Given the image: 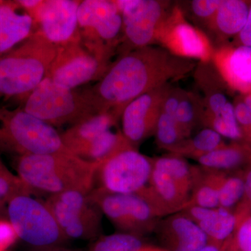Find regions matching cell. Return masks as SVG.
<instances>
[{
    "mask_svg": "<svg viewBox=\"0 0 251 251\" xmlns=\"http://www.w3.org/2000/svg\"><path fill=\"white\" fill-rule=\"evenodd\" d=\"M198 62L172 53L160 45L133 50L118 56L93 86L84 89L97 112L125 107L140 96L184 78Z\"/></svg>",
    "mask_w": 251,
    "mask_h": 251,
    "instance_id": "1",
    "label": "cell"
},
{
    "mask_svg": "<svg viewBox=\"0 0 251 251\" xmlns=\"http://www.w3.org/2000/svg\"><path fill=\"white\" fill-rule=\"evenodd\" d=\"M97 168L72 152L24 155L17 162L18 176L34 192L49 196L73 191L90 193Z\"/></svg>",
    "mask_w": 251,
    "mask_h": 251,
    "instance_id": "2",
    "label": "cell"
},
{
    "mask_svg": "<svg viewBox=\"0 0 251 251\" xmlns=\"http://www.w3.org/2000/svg\"><path fill=\"white\" fill-rule=\"evenodd\" d=\"M57 50L36 31L0 56V99L25 98L46 77Z\"/></svg>",
    "mask_w": 251,
    "mask_h": 251,
    "instance_id": "3",
    "label": "cell"
},
{
    "mask_svg": "<svg viewBox=\"0 0 251 251\" xmlns=\"http://www.w3.org/2000/svg\"><path fill=\"white\" fill-rule=\"evenodd\" d=\"M0 150L19 156L71 152L54 127L28 113L22 107H0Z\"/></svg>",
    "mask_w": 251,
    "mask_h": 251,
    "instance_id": "4",
    "label": "cell"
},
{
    "mask_svg": "<svg viewBox=\"0 0 251 251\" xmlns=\"http://www.w3.org/2000/svg\"><path fill=\"white\" fill-rule=\"evenodd\" d=\"M23 103L26 112L54 128L71 126L97 113L85 90L67 88L46 77Z\"/></svg>",
    "mask_w": 251,
    "mask_h": 251,
    "instance_id": "5",
    "label": "cell"
},
{
    "mask_svg": "<svg viewBox=\"0 0 251 251\" xmlns=\"http://www.w3.org/2000/svg\"><path fill=\"white\" fill-rule=\"evenodd\" d=\"M77 21L82 45L99 60L110 66L123 34V21L115 1H80Z\"/></svg>",
    "mask_w": 251,
    "mask_h": 251,
    "instance_id": "6",
    "label": "cell"
},
{
    "mask_svg": "<svg viewBox=\"0 0 251 251\" xmlns=\"http://www.w3.org/2000/svg\"><path fill=\"white\" fill-rule=\"evenodd\" d=\"M123 21L119 56L133 50L156 45L160 29L171 14L170 1L159 0H117Z\"/></svg>",
    "mask_w": 251,
    "mask_h": 251,
    "instance_id": "7",
    "label": "cell"
},
{
    "mask_svg": "<svg viewBox=\"0 0 251 251\" xmlns=\"http://www.w3.org/2000/svg\"><path fill=\"white\" fill-rule=\"evenodd\" d=\"M89 197L117 229L141 237L153 232L161 218L140 193L118 194L93 188Z\"/></svg>",
    "mask_w": 251,
    "mask_h": 251,
    "instance_id": "8",
    "label": "cell"
},
{
    "mask_svg": "<svg viewBox=\"0 0 251 251\" xmlns=\"http://www.w3.org/2000/svg\"><path fill=\"white\" fill-rule=\"evenodd\" d=\"M152 168V158L138 149H126L99 165L94 188L118 194L140 192L148 186Z\"/></svg>",
    "mask_w": 251,
    "mask_h": 251,
    "instance_id": "9",
    "label": "cell"
},
{
    "mask_svg": "<svg viewBox=\"0 0 251 251\" xmlns=\"http://www.w3.org/2000/svg\"><path fill=\"white\" fill-rule=\"evenodd\" d=\"M8 214L18 237L31 245L51 247L67 239L46 202L18 196L9 202Z\"/></svg>",
    "mask_w": 251,
    "mask_h": 251,
    "instance_id": "10",
    "label": "cell"
},
{
    "mask_svg": "<svg viewBox=\"0 0 251 251\" xmlns=\"http://www.w3.org/2000/svg\"><path fill=\"white\" fill-rule=\"evenodd\" d=\"M88 194L67 191L46 201L67 239H90L100 234L103 214Z\"/></svg>",
    "mask_w": 251,
    "mask_h": 251,
    "instance_id": "11",
    "label": "cell"
},
{
    "mask_svg": "<svg viewBox=\"0 0 251 251\" xmlns=\"http://www.w3.org/2000/svg\"><path fill=\"white\" fill-rule=\"evenodd\" d=\"M109 67L91 53L82 43H72L57 47L46 77L57 85L77 89L91 81L100 80Z\"/></svg>",
    "mask_w": 251,
    "mask_h": 251,
    "instance_id": "12",
    "label": "cell"
},
{
    "mask_svg": "<svg viewBox=\"0 0 251 251\" xmlns=\"http://www.w3.org/2000/svg\"><path fill=\"white\" fill-rule=\"evenodd\" d=\"M160 46L179 57L200 62L212 59L214 49L209 39L185 18L179 7H175L158 32Z\"/></svg>",
    "mask_w": 251,
    "mask_h": 251,
    "instance_id": "13",
    "label": "cell"
},
{
    "mask_svg": "<svg viewBox=\"0 0 251 251\" xmlns=\"http://www.w3.org/2000/svg\"><path fill=\"white\" fill-rule=\"evenodd\" d=\"M80 3L77 0H41L30 14L36 31L57 47L81 42L77 21Z\"/></svg>",
    "mask_w": 251,
    "mask_h": 251,
    "instance_id": "14",
    "label": "cell"
},
{
    "mask_svg": "<svg viewBox=\"0 0 251 251\" xmlns=\"http://www.w3.org/2000/svg\"><path fill=\"white\" fill-rule=\"evenodd\" d=\"M171 84H166L132 100L122 113V131L130 145H138L153 135L162 103Z\"/></svg>",
    "mask_w": 251,
    "mask_h": 251,
    "instance_id": "15",
    "label": "cell"
},
{
    "mask_svg": "<svg viewBox=\"0 0 251 251\" xmlns=\"http://www.w3.org/2000/svg\"><path fill=\"white\" fill-rule=\"evenodd\" d=\"M154 232L167 251H198L209 243L199 226L182 211L160 220Z\"/></svg>",
    "mask_w": 251,
    "mask_h": 251,
    "instance_id": "16",
    "label": "cell"
},
{
    "mask_svg": "<svg viewBox=\"0 0 251 251\" xmlns=\"http://www.w3.org/2000/svg\"><path fill=\"white\" fill-rule=\"evenodd\" d=\"M212 61L227 87L240 95L251 94V47L228 44L216 48Z\"/></svg>",
    "mask_w": 251,
    "mask_h": 251,
    "instance_id": "17",
    "label": "cell"
},
{
    "mask_svg": "<svg viewBox=\"0 0 251 251\" xmlns=\"http://www.w3.org/2000/svg\"><path fill=\"white\" fill-rule=\"evenodd\" d=\"M37 31L35 21L18 0H0V56Z\"/></svg>",
    "mask_w": 251,
    "mask_h": 251,
    "instance_id": "18",
    "label": "cell"
},
{
    "mask_svg": "<svg viewBox=\"0 0 251 251\" xmlns=\"http://www.w3.org/2000/svg\"><path fill=\"white\" fill-rule=\"evenodd\" d=\"M181 211L199 226L209 243L219 247L231 237L240 222L234 210L220 206L203 208L189 205Z\"/></svg>",
    "mask_w": 251,
    "mask_h": 251,
    "instance_id": "19",
    "label": "cell"
},
{
    "mask_svg": "<svg viewBox=\"0 0 251 251\" xmlns=\"http://www.w3.org/2000/svg\"><path fill=\"white\" fill-rule=\"evenodd\" d=\"M251 6V1L222 0L208 27L219 43L216 48L229 44L230 39L232 41L239 35L247 23Z\"/></svg>",
    "mask_w": 251,
    "mask_h": 251,
    "instance_id": "20",
    "label": "cell"
},
{
    "mask_svg": "<svg viewBox=\"0 0 251 251\" xmlns=\"http://www.w3.org/2000/svg\"><path fill=\"white\" fill-rule=\"evenodd\" d=\"M196 161L209 171L247 173L251 169V145L244 141L232 142L200 157Z\"/></svg>",
    "mask_w": 251,
    "mask_h": 251,
    "instance_id": "21",
    "label": "cell"
},
{
    "mask_svg": "<svg viewBox=\"0 0 251 251\" xmlns=\"http://www.w3.org/2000/svg\"><path fill=\"white\" fill-rule=\"evenodd\" d=\"M134 147L126 139L122 129L116 126L79 145L72 152L84 161L99 166L122 150Z\"/></svg>",
    "mask_w": 251,
    "mask_h": 251,
    "instance_id": "22",
    "label": "cell"
},
{
    "mask_svg": "<svg viewBox=\"0 0 251 251\" xmlns=\"http://www.w3.org/2000/svg\"><path fill=\"white\" fill-rule=\"evenodd\" d=\"M122 114L115 110L97 112L60 133L63 143L72 152L74 149L106 130L119 126Z\"/></svg>",
    "mask_w": 251,
    "mask_h": 251,
    "instance_id": "23",
    "label": "cell"
},
{
    "mask_svg": "<svg viewBox=\"0 0 251 251\" xmlns=\"http://www.w3.org/2000/svg\"><path fill=\"white\" fill-rule=\"evenodd\" d=\"M221 172L197 166L188 206L203 208L219 206V184Z\"/></svg>",
    "mask_w": 251,
    "mask_h": 251,
    "instance_id": "24",
    "label": "cell"
},
{
    "mask_svg": "<svg viewBox=\"0 0 251 251\" xmlns=\"http://www.w3.org/2000/svg\"><path fill=\"white\" fill-rule=\"evenodd\" d=\"M225 145L226 143L221 135L215 130L205 127L194 136L186 138L170 153L196 161L200 157L215 151Z\"/></svg>",
    "mask_w": 251,
    "mask_h": 251,
    "instance_id": "25",
    "label": "cell"
},
{
    "mask_svg": "<svg viewBox=\"0 0 251 251\" xmlns=\"http://www.w3.org/2000/svg\"><path fill=\"white\" fill-rule=\"evenodd\" d=\"M204 108L202 98L191 92H185L174 119L188 137L200 126H203Z\"/></svg>",
    "mask_w": 251,
    "mask_h": 251,
    "instance_id": "26",
    "label": "cell"
},
{
    "mask_svg": "<svg viewBox=\"0 0 251 251\" xmlns=\"http://www.w3.org/2000/svg\"><path fill=\"white\" fill-rule=\"evenodd\" d=\"M152 163L153 168L169 175L191 194L197 166H191L185 158L172 153L152 158Z\"/></svg>",
    "mask_w": 251,
    "mask_h": 251,
    "instance_id": "27",
    "label": "cell"
},
{
    "mask_svg": "<svg viewBox=\"0 0 251 251\" xmlns=\"http://www.w3.org/2000/svg\"><path fill=\"white\" fill-rule=\"evenodd\" d=\"M246 173H221L219 184V206L234 210L244 195Z\"/></svg>",
    "mask_w": 251,
    "mask_h": 251,
    "instance_id": "28",
    "label": "cell"
},
{
    "mask_svg": "<svg viewBox=\"0 0 251 251\" xmlns=\"http://www.w3.org/2000/svg\"><path fill=\"white\" fill-rule=\"evenodd\" d=\"M153 135L158 146L169 152L190 138L173 117L163 112L158 117Z\"/></svg>",
    "mask_w": 251,
    "mask_h": 251,
    "instance_id": "29",
    "label": "cell"
},
{
    "mask_svg": "<svg viewBox=\"0 0 251 251\" xmlns=\"http://www.w3.org/2000/svg\"><path fill=\"white\" fill-rule=\"evenodd\" d=\"M215 130L223 138L232 142L244 141L242 130L238 124L233 103L229 101L219 115L212 117L204 125V128Z\"/></svg>",
    "mask_w": 251,
    "mask_h": 251,
    "instance_id": "30",
    "label": "cell"
},
{
    "mask_svg": "<svg viewBox=\"0 0 251 251\" xmlns=\"http://www.w3.org/2000/svg\"><path fill=\"white\" fill-rule=\"evenodd\" d=\"M144 246L140 236L121 232L99 238L91 251H138Z\"/></svg>",
    "mask_w": 251,
    "mask_h": 251,
    "instance_id": "31",
    "label": "cell"
},
{
    "mask_svg": "<svg viewBox=\"0 0 251 251\" xmlns=\"http://www.w3.org/2000/svg\"><path fill=\"white\" fill-rule=\"evenodd\" d=\"M35 193L18 176L13 174L0 159V201L9 203L15 198Z\"/></svg>",
    "mask_w": 251,
    "mask_h": 251,
    "instance_id": "32",
    "label": "cell"
},
{
    "mask_svg": "<svg viewBox=\"0 0 251 251\" xmlns=\"http://www.w3.org/2000/svg\"><path fill=\"white\" fill-rule=\"evenodd\" d=\"M221 2L222 0H193L184 2L186 14L189 15L195 23L208 29Z\"/></svg>",
    "mask_w": 251,
    "mask_h": 251,
    "instance_id": "33",
    "label": "cell"
},
{
    "mask_svg": "<svg viewBox=\"0 0 251 251\" xmlns=\"http://www.w3.org/2000/svg\"><path fill=\"white\" fill-rule=\"evenodd\" d=\"M221 249L222 251H251V214L239 222Z\"/></svg>",
    "mask_w": 251,
    "mask_h": 251,
    "instance_id": "34",
    "label": "cell"
},
{
    "mask_svg": "<svg viewBox=\"0 0 251 251\" xmlns=\"http://www.w3.org/2000/svg\"><path fill=\"white\" fill-rule=\"evenodd\" d=\"M185 92L186 91L179 87H173L171 86L163 99L161 112L174 118L175 113L179 106L180 101L184 97Z\"/></svg>",
    "mask_w": 251,
    "mask_h": 251,
    "instance_id": "35",
    "label": "cell"
},
{
    "mask_svg": "<svg viewBox=\"0 0 251 251\" xmlns=\"http://www.w3.org/2000/svg\"><path fill=\"white\" fill-rule=\"evenodd\" d=\"M14 226L10 221L0 219V251H6L18 239Z\"/></svg>",
    "mask_w": 251,
    "mask_h": 251,
    "instance_id": "36",
    "label": "cell"
},
{
    "mask_svg": "<svg viewBox=\"0 0 251 251\" xmlns=\"http://www.w3.org/2000/svg\"><path fill=\"white\" fill-rule=\"evenodd\" d=\"M233 46H245L251 47V6L247 23L239 35L229 43Z\"/></svg>",
    "mask_w": 251,
    "mask_h": 251,
    "instance_id": "37",
    "label": "cell"
},
{
    "mask_svg": "<svg viewBox=\"0 0 251 251\" xmlns=\"http://www.w3.org/2000/svg\"><path fill=\"white\" fill-rule=\"evenodd\" d=\"M240 203L251 212V169L244 175V195Z\"/></svg>",
    "mask_w": 251,
    "mask_h": 251,
    "instance_id": "38",
    "label": "cell"
},
{
    "mask_svg": "<svg viewBox=\"0 0 251 251\" xmlns=\"http://www.w3.org/2000/svg\"><path fill=\"white\" fill-rule=\"evenodd\" d=\"M198 251H222L221 247L213 244V243H209L205 247H203L201 250Z\"/></svg>",
    "mask_w": 251,
    "mask_h": 251,
    "instance_id": "39",
    "label": "cell"
},
{
    "mask_svg": "<svg viewBox=\"0 0 251 251\" xmlns=\"http://www.w3.org/2000/svg\"><path fill=\"white\" fill-rule=\"evenodd\" d=\"M138 251H167L164 249H161V248L150 247V246L145 245L140 250Z\"/></svg>",
    "mask_w": 251,
    "mask_h": 251,
    "instance_id": "40",
    "label": "cell"
},
{
    "mask_svg": "<svg viewBox=\"0 0 251 251\" xmlns=\"http://www.w3.org/2000/svg\"><path fill=\"white\" fill-rule=\"evenodd\" d=\"M3 204H4V203L1 202V201H0V210H1V208H2Z\"/></svg>",
    "mask_w": 251,
    "mask_h": 251,
    "instance_id": "41",
    "label": "cell"
},
{
    "mask_svg": "<svg viewBox=\"0 0 251 251\" xmlns=\"http://www.w3.org/2000/svg\"></svg>",
    "mask_w": 251,
    "mask_h": 251,
    "instance_id": "42",
    "label": "cell"
}]
</instances>
